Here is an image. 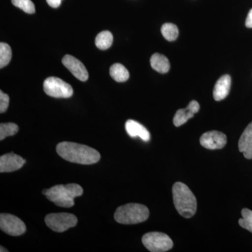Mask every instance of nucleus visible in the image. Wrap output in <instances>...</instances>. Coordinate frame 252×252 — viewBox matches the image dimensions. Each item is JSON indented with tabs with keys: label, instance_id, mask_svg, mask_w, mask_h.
I'll return each mask as SVG.
<instances>
[{
	"label": "nucleus",
	"instance_id": "4be33fe9",
	"mask_svg": "<svg viewBox=\"0 0 252 252\" xmlns=\"http://www.w3.org/2000/svg\"><path fill=\"white\" fill-rule=\"evenodd\" d=\"M243 218L239 220V224L242 228L249 230L252 233V211L248 208L242 210Z\"/></svg>",
	"mask_w": 252,
	"mask_h": 252
},
{
	"label": "nucleus",
	"instance_id": "2eb2a0df",
	"mask_svg": "<svg viewBox=\"0 0 252 252\" xmlns=\"http://www.w3.org/2000/svg\"><path fill=\"white\" fill-rule=\"evenodd\" d=\"M126 130L131 137H140L144 142L150 140V133L148 130L140 123L134 120H127L126 123Z\"/></svg>",
	"mask_w": 252,
	"mask_h": 252
},
{
	"label": "nucleus",
	"instance_id": "ddd939ff",
	"mask_svg": "<svg viewBox=\"0 0 252 252\" xmlns=\"http://www.w3.org/2000/svg\"><path fill=\"white\" fill-rule=\"evenodd\" d=\"M238 148L247 159H252V122L242 134L238 142Z\"/></svg>",
	"mask_w": 252,
	"mask_h": 252
},
{
	"label": "nucleus",
	"instance_id": "20e7f679",
	"mask_svg": "<svg viewBox=\"0 0 252 252\" xmlns=\"http://www.w3.org/2000/svg\"><path fill=\"white\" fill-rule=\"evenodd\" d=\"M149 217L148 207L138 203H128L118 207L114 220L122 224H137L147 220Z\"/></svg>",
	"mask_w": 252,
	"mask_h": 252
},
{
	"label": "nucleus",
	"instance_id": "4468645a",
	"mask_svg": "<svg viewBox=\"0 0 252 252\" xmlns=\"http://www.w3.org/2000/svg\"><path fill=\"white\" fill-rule=\"evenodd\" d=\"M230 86H231V78L228 74L220 77L217 81L214 89V99L216 101L224 99L229 94Z\"/></svg>",
	"mask_w": 252,
	"mask_h": 252
},
{
	"label": "nucleus",
	"instance_id": "0eeeda50",
	"mask_svg": "<svg viewBox=\"0 0 252 252\" xmlns=\"http://www.w3.org/2000/svg\"><path fill=\"white\" fill-rule=\"evenodd\" d=\"M44 91L46 94L56 98H69L72 97V86L57 77H49L44 81Z\"/></svg>",
	"mask_w": 252,
	"mask_h": 252
},
{
	"label": "nucleus",
	"instance_id": "f8f14e48",
	"mask_svg": "<svg viewBox=\"0 0 252 252\" xmlns=\"http://www.w3.org/2000/svg\"><path fill=\"white\" fill-rule=\"evenodd\" d=\"M200 110V104L197 101L193 100L189 104L188 107L185 109H179L176 112L173 119V124L176 127L184 125L189 119L194 117L196 113Z\"/></svg>",
	"mask_w": 252,
	"mask_h": 252
},
{
	"label": "nucleus",
	"instance_id": "dca6fc26",
	"mask_svg": "<svg viewBox=\"0 0 252 252\" xmlns=\"http://www.w3.org/2000/svg\"><path fill=\"white\" fill-rule=\"evenodd\" d=\"M151 66L154 70L160 73V74H165L168 72L170 69V63L166 56L160 54H154L151 57L150 59Z\"/></svg>",
	"mask_w": 252,
	"mask_h": 252
},
{
	"label": "nucleus",
	"instance_id": "1a4fd4ad",
	"mask_svg": "<svg viewBox=\"0 0 252 252\" xmlns=\"http://www.w3.org/2000/svg\"><path fill=\"white\" fill-rule=\"evenodd\" d=\"M200 143L205 149L211 150L220 149L223 148L227 143L226 135L220 131H209L200 137Z\"/></svg>",
	"mask_w": 252,
	"mask_h": 252
},
{
	"label": "nucleus",
	"instance_id": "a211bd4d",
	"mask_svg": "<svg viewBox=\"0 0 252 252\" xmlns=\"http://www.w3.org/2000/svg\"><path fill=\"white\" fill-rule=\"evenodd\" d=\"M113 35L112 32L108 31L101 32L95 38V45L100 50H107L112 45Z\"/></svg>",
	"mask_w": 252,
	"mask_h": 252
},
{
	"label": "nucleus",
	"instance_id": "412c9836",
	"mask_svg": "<svg viewBox=\"0 0 252 252\" xmlns=\"http://www.w3.org/2000/svg\"><path fill=\"white\" fill-rule=\"evenodd\" d=\"M18 130V125L14 123L0 124V140L2 141L6 137L16 135Z\"/></svg>",
	"mask_w": 252,
	"mask_h": 252
},
{
	"label": "nucleus",
	"instance_id": "f257e3e1",
	"mask_svg": "<svg viewBox=\"0 0 252 252\" xmlns=\"http://www.w3.org/2000/svg\"><path fill=\"white\" fill-rule=\"evenodd\" d=\"M56 152L60 157L67 161L81 165L96 163L101 157L100 154L95 149L75 142H61L56 147Z\"/></svg>",
	"mask_w": 252,
	"mask_h": 252
},
{
	"label": "nucleus",
	"instance_id": "39448f33",
	"mask_svg": "<svg viewBox=\"0 0 252 252\" xmlns=\"http://www.w3.org/2000/svg\"><path fill=\"white\" fill-rule=\"evenodd\" d=\"M144 246L149 252H165L171 250L173 242L168 235L160 232L146 233L142 238Z\"/></svg>",
	"mask_w": 252,
	"mask_h": 252
},
{
	"label": "nucleus",
	"instance_id": "a878e982",
	"mask_svg": "<svg viewBox=\"0 0 252 252\" xmlns=\"http://www.w3.org/2000/svg\"><path fill=\"white\" fill-rule=\"evenodd\" d=\"M245 26L247 28H252V9L249 11L246 22H245Z\"/></svg>",
	"mask_w": 252,
	"mask_h": 252
},
{
	"label": "nucleus",
	"instance_id": "b1692460",
	"mask_svg": "<svg viewBox=\"0 0 252 252\" xmlns=\"http://www.w3.org/2000/svg\"><path fill=\"white\" fill-rule=\"evenodd\" d=\"M9 105V97L8 94L0 91V113L3 114L7 110Z\"/></svg>",
	"mask_w": 252,
	"mask_h": 252
},
{
	"label": "nucleus",
	"instance_id": "bb28decb",
	"mask_svg": "<svg viewBox=\"0 0 252 252\" xmlns=\"http://www.w3.org/2000/svg\"><path fill=\"white\" fill-rule=\"evenodd\" d=\"M1 250H0V252H8V250H6V249L3 248L2 246H1Z\"/></svg>",
	"mask_w": 252,
	"mask_h": 252
},
{
	"label": "nucleus",
	"instance_id": "7ed1b4c3",
	"mask_svg": "<svg viewBox=\"0 0 252 252\" xmlns=\"http://www.w3.org/2000/svg\"><path fill=\"white\" fill-rule=\"evenodd\" d=\"M176 210L181 216L190 218L197 210V200L190 189L182 182H176L172 187Z\"/></svg>",
	"mask_w": 252,
	"mask_h": 252
},
{
	"label": "nucleus",
	"instance_id": "5701e85b",
	"mask_svg": "<svg viewBox=\"0 0 252 252\" xmlns=\"http://www.w3.org/2000/svg\"><path fill=\"white\" fill-rule=\"evenodd\" d=\"M11 2L27 14H32L35 12V6L31 0H11Z\"/></svg>",
	"mask_w": 252,
	"mask_h": 252
},
{
	"label": "nucleus",
	"instance_id": "9d476101",
	"mask_svg": "<svg viewBox=\"0 0 252 252\" xmlns=\"http://www.w3.org/2000/svg\"><path fill=\"white\" fill-rule=\"evenodd\" d=\"M62 63L68 70L77 79L86 81L89 79V72L84 64L74 56L66 55L63 59Z\"/></svg>",
	"mask_w": 252,
	"mask_h": 252
},
{
	"label": "nucleus",
	"instance_id": "f03ea898",
	"mask_svg": "<svg viewBox=\"0 0 252 252\" xmlns=\"http://www.w3.org/2000/svg\"><path fill=\"white\" fill-rule=\"evenodd\" d=\"M82 187L77 184H68L66 185H56L49 189H44L42 193L50 201L57 206L72 207L74 205V198L83 195Z\"/></svg>",
	"mask_w": 252,
	"mask_h": 252
},
{
	"label": "nucleus",
	"instance_id": "393cba45",
	"mask_svg": "<svg viewBox=\"0 0 252 252\" xmlns=\"http://www.w3.org/2000/svg\"><path fill=\"white\" fill-rule=\"evenodd\" d=\"M61 1H62V0H46L48 4H49L50 6H51V7L53 8L59 7L60 5L61 4Z\"/></svg>",
	"mask_w": 252,
	"mask_h": 252
},
{
	"label": "nucleus",
	"instance_id": "9b49d317",
	"mask_svg": "<svg viewBox=\"0 0 252 252\" xmlns=\"http://www.w3.org/2000/svg\"><path fill=\"white\" fill-rule=\"evenodd\" d=\"M26 160L14 153L4 154L0 157V172H11L19 170L26 163Z\"/></svg>",
	"mask_w": 252,
	"mask_h": 252
},
{
	"label": "nucleus",
	"instance_id": "aec40b11",
	"mask_svg": "<svg viewBox=\"0 0 252 252\" xmlns=\"http://www.w3.org/2000/svg\"><path fill=\"white\" fill-rule=\"evenodd\" d=\"M12 57V51L9 44L0 43V68L6 67L9 64Z\"/></svg>",
	"mask_w": 252,
	"mask_h": 252
},
{
	"label": "nucleus",
	"instance_id": "f3484780",
	"mask_svg": "<svg viewBox=\"0 0 252 252\" xmlns=\"http://www.w3.org/2000/svg\"><path fill=\"white\" fill-rule=\"evenodd\" d=\"M109 74L112 79L117 82H125L130 77L127 69L120 63L113 64L109 69Z\"/></svg>",
	"mask_w": 252,
	"mask_h": 252
},
{
	"label": "nucleus",
	"instance_id": "423d86ee",
	"mask_svg": "<svg viewBox=\"0 0 252 252\" xmlns=\"http://www.w3.org/2000/svg\"><path fill=\"white\" fill-rule=\"evenodd\" d=\"M44 220L46 225L57 233H63L69 228H73L78 222L75 215L65 212L49 214L46 215Z\"/></svg>",
	"mask_w": 252,
	"mask_h": 252
},
{
	"label": "nucleus",
	"instance_id": "6ab92c4d",
	"mask_svg": "<svg viewBox=\"0 0 252 252\" xmlns=\"http://www.w3.org/2000/svg\"><path fill=\"white\" fill-rule=\"evenodd\" d=\"M161 33L162 36L166 40L173 41L178 37V28L173 23H165V24L162 25Z\"/></svg>",
	"mask_w": 252,
	"mask_h": 252
},
{
	"label": "nucleus",
	"instance_id": "6e6552de",
	"mask_svg": "<svg viewBox=\"0 0 252 252\" xmlns=\"http://www.w3.org/2000/svg\"><path fill=\"white\" fill-rule=\"evenodd\" d=\"M0 228L11 236H19L26 231V225L18 217L10 214L0 215Z\"/></svg>",
	"mask_w": 252,
	"mask_h": 252
}]
</instances>
